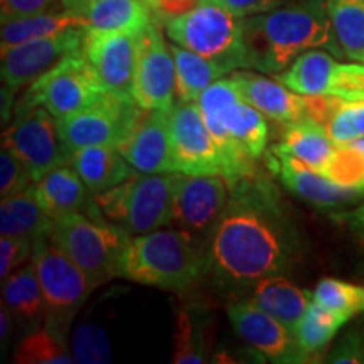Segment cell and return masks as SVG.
I'll return each instance as SVG.
<instances>
[{
	"instance_id": "1",
	"label": "cell",
	"mask_w": 364,
	"mask_h": 364,
	"mask_svg": "<svg viewBox=\"0 0 364 364\" xmlns=\"http://www.w3.org/2000/svg\"><path fill=\"white\" fill-rule=\"evenodd\" d=\"M295 233L279 189L262 172L230 184V199L209 238V270L223 285L248 287L284 275Z\"/></svg>"
},
{
	"instance_id": "2",
	"label": "cell",
	"mask_w": 364,
	"mask_h": 364,
	"mask_svg": "<svg viewBox=\"0 0 364 364\" xmlns=\"http://www.w3.org/2000/svg\"><path fill=\"white\" fill-rule=\"evenodd\" d=\"M243 38L250 70L280 75L312 49H343L334 34L326 0H297L275 11L243 17Z\"/></svg>"
},
{
	"instance_id": "3",
	"label": "cell",
	"mask_w": 364,
	"mask_h": 364,
	"mask_svg": "<svg viewBox=\"0 0 364 364\" xmlns=\"http://www.w3.org/2000/svg\"><path fill=\"white\" fill-rule=\"evenodd\" d=\"M196 103L220 149L228 184L255 174L270 136L267 117L245 100L231 76L215 81Z\"/></svg>"
},
{
	"instance_id": "4",
	"label": "cell",
	"mask_w": 364,
	"mask_h": 364,
	"mask_svg": "<svg viewBox=\"0 0 364 364\" xmlns=\"http://www.w3.org/2000/svg\"><path fill=\"white\" fill-rule=\"evenodd\" d=\"M209 270V245L186 230L135 235L127 245L120 277L172 292L189 290Z\"/></svg>"
},
{
	"instance_id": "5",
	"label": "cell",
	"mask_w": 364,
	"mask_h": 364,
	"mask_svg": "<svg viewBox=\"0 0 364 364\" xmlns=\"http://www.w3.org/2000/svg\"><path fill=\"white\" fill-rule=\"evenodd\" d=\"M172 43L216 61L228 71L250 70L243 22L215 0H204L191 11L162 19Z\"/></svg>"
},
{
	"instance_id": "6",
	"label": "cell",
	"mask_w": 364,
	"mask_h": 364,
	"mask_svg": "<svg viewBox=\"0 0 364 364\" xmlns=\"http://www.w3.org/2000/svg\"><path fill=\"white\" fill-rule=\"evenodd\" d=\"M179 172L140 174L93 196L98 213L132 236L171 226L174 188Z\"/></svg>"
},
{
	"instance_id": "7",
	"label": "cell",
	"mask_w": 364,
	"mask_h": 364,
	"mask_svg": "<svg viewBox=\"0 0 364 364\" xmlns=\"http://www.w3.org/2000/svg\"><path fill=\"white\" fill-rule=\"evenodd\" d=\"M130 236L115 223L95 221L81 213H71L54 221L51 243L66 253L97 289L113 277H120L122 257Z\"/></svg>"
},
{
	"instance_id": "8",
	"label": "cell",
	"mask_w": 364,
	"mask_h": 364,
	"mask_svg": "<svg viewBox=\"0 0 364 364\" xmlns=\"http://www.w3.org/2000/svg\"><path fill=\"white\" fill-rule=\"evenodd\" d=\"M33 263L44 295V326L66 343L73 318L95 287L85 272L66 253L54 247L51 240L33 243Z\"/></svg>"
},
{
	"instance_id": "9",
	"label": "cell",
	"mask_w": 364,
	"mask_h": 364,
	"mask_svg": "<svg viewBox=\"0 0 364 364\" xmlns=\"http://www.w3.org/2000/svg\"><path fill=\"white\" fill-rule=\"evenodd\" d=\"M105 93L108 91L103 88L81 49L34 80L19 102H16L14 110L43 107L54 118H65L85 110Z\"/></svg>"
},
{
	"instance_id": "10",
	"label": "cell",
	"mask_w": 364,
	"mask_h": 364,
	"mask_svg": "<svg viewBox=\"0 0 364 364\" xmlns=\"http://www.w3.org/2000/svg\"><path fill=\"white\" fill-rule=\"evenodd\" d=\"M2 147L19 157L34 182L61 166H71V150L63 140L58 120L43 107L14 110L12 124L4 130Z\"/></svg>"
},
{
	"instance_id": "11",
	"label": "cell",
	"mask_w": 364,
	"mask_h": 364,
	"mask_svg": "<svg viewBox=\"0 0 364 364\" xmlns=\"http://www.w3.org/2000/svg\"><path fill=\"white\" fill-rule=\"evenodd\" d=\"M142 108L132 95L105 93L85 110L56 118L63 140L71 150L93 145H117L125 139Z\"/></svg>"
},
{
	"instance_id": "12",
	"label": "cell",
	"mask_w": 364,
	"mask_h": 364,
	"mask_svg": "<svg viewBox=\"0 0 364 364\" xmlns=\"http://www.w3.org/2000/svg\"><path fill=\"white\" fill-rule=\"evenodd\" d=\"M277 80L300 95L364 100V63H341L318 49L299 56Z\"/></svg>"
},
{
	"instance_id": "13",
	"label": "cell",
	"mask_w": 364,
	"mask_h": 364,
	"mask_svg": "<svg viewBox=\"0 0 364 364\" xmlns=\"http://www.w3.org/2000/svg\"><path fill=\"white\" fill-rule=\"evenodd\" d=\"M132 97L145 110L174 108L176 61L157 17L139 38Z\"/></svg>"
},
{
	"instance_id": "14",
	"label": "cell",
	"mask_w": 364,
	"mask_h": 364,
	"mask_svg": "<svg viewBox=\"0 0 364 364\" xmlns=\"http://www.w3.org/2000/svg\"><path fill=\"white\" fill-rule=\"evenodd\" d=\"M228 199L230 184L223 176H186L179 172L174 188L171 226L209 241Z\"/></svg>"
},
{
	"instance_id": "15",
	"label": "cell",
	"mask_w": 364,
	"mask_h": 364,
	"mask_svg": "<svg viewBox=\"0 0 364 364\" xmlns=\"http://www.w3.org/2000/svg\"><path fill=\"white\" fill-rule=\"evenodd\" d=\"M171 135L176 172L186 176H223L220 149L198 103L174 105Z\"/></svg>"
},
{
	"instance_id": "16",
	"label": "cell",
	"mask_w": 364,
	"mask_h": 364,
	"mask_svg": "<svg viewBox=\"0 0 364 364\" xmlns=\"http://www.w3.org/2000/svg\"><path fill=\"white\" fill-rule=\"evenodd\" d=\"M85 33L86 29H70L2 49L0 75L4 85L12 91L29 86L66 56L81 51Z\"/></svg>"
},
{
	"instance_id": "17",
	"label": "cell",
	"mask_w": 364,
	"mask_h": 364,
	"mask_svg": "<svg viewBox=\"0 0 364 364\" xmlns=\"http://www.w3.org/2000/svg\"><path fill=\"white\" fill-rule=\"evenodd\" d=\"M228 318L236 334L270 361H309V358L300 349L294 332L250 299L231 302L228 306Z\"/></svg>"
},
{
	"instance_id": "18",
	"label": "cell",
	"mask_w": 364,
	"mask_h": 364,
	"mask_svg": "<svg viewBox=\"0 0 364 364\" xmlns=\"http://www.w3.org/2000/svg\"><path fill=\"white\" fill-rule=\"evenodd\" d=\"M172 110L142 108L125 139L117 145L120 154L140 174L176 172L171 135Z\"/></svg>"
},
{
	"instance_id": "19",
	"label": "cell",
	"mask_w": 364,
	"mask_h": 364,
	"mask_svg": "<svg viewBox=\"0 0 364 364\" xmlns=\"http://www.w3.org/2000/svg\"><path fill=\"white\" fill-rule=\"evenodd\" d=\"M140 34L86 29L83 54L108 93L132 95Z\"/></svg>"
},
{
	"instance_id": "20",
	"label": "cell",
	"mask_w": 364,
	"mask_h": 364,
	"mask_svg": "<svg viewBox=\"0 0 364 364\" xmlns=\"http://www.w3.org/2000/svg\"><path fill=\"white\" fill-rule=\"evenodd\" d=\"M265 162L268 171L275 177H279L287 189H290L316 208L343 211V208L364 198L363 193L343 188V186L318 174L306 162L294 157L292 154L285 152L280 145H273L268 150V154H265Z\"/></svg>"
},
{
	"instance_id": "21",
	"label": "cell",
	"mask_w": 364,
	"mask_h": 364,
	"mask_svg": "<svg viewBox=\"0 0 364 364\" xmlns=\"http://www.w3.org/2000/svg\"><path fill=\"white\" fill-rule=\"evenodd\" d=\"M231 78L245 100L277 124L287 125L309 118L306 95L295 93L279 80L250 70H236L231 73Z\"/></svg>"
},
{
	"instance_id": "22",
	"label": "cell",
	"mask_w": 364,
	"mask_h": 364,
	"mask_svg": "<svg viewBox=\"0 0 364 364\" xmlns=\"http://www.w3.org/2000/svg\"><path fill=\"white\" fill-rule=\"evenodd\" d=\"M71 167L78 172L91 196L115 188L136 174L115 145H93L75 150Z\"/></svg>"
},
{
	"instance_id": "23",
	"label": "cell",
	"mask_w": 364,
	"mask_h": 364,
	"mask_svg": "<svg viewBox=\"0 0 364 364\" xmlns=\"http://www.w3.org/2000/svg\"><path fill=\"white\" fill-rule=\"evenodd\" d=\"M36 201L54 221L59 218L80 213L91 194L78 172L71 166H61L48 172L33 184Z\"/></svg>"
},
{
	"instance_id": "24",
	"label": "cell",
	"mask_w": 364,
	"mask_h": 364,
	"mask_svg": "<svg viewBox=\"0 0 364 364\" xmlns=\"http://www.w3.org/2000/svg\"><path fill=\"white\" fill-rule=\"evenodd\" d=\"M250 300L294 332L314 297L284 275H272L252 284Z\"/></svg>"
},
{
	"instance_id": "25",
	"label": "cell",
	"mask_w": 364,
	"mask_h": 364,
	"mask_svg": "<svg viewBox=\"0 0 364 364\" xmlns=\"http://www.w3.org/2000/svg\"><path fill=\"white\" fill-rule=\"evenodd\" d=\"M80 16L88 21V29L127 34H142L156 19L145 0H93Z\"/></svg>"
},
{
	"instance_id": "26",
	"label": "cell",
	"mask_w": 364,
	"mask_h": 364,
	"mask_svg": "<svg viewBox=\"0 0 364 364\" xmlns=\"http://www.w3.org/2000/svg\"><path fill=\"white\" fill-rule=\"evenodd\" d=\"M54 220L49 218L36 201L34 189L22 191L0 204V235L22 236L33 243L39 240H51Z\"/></svg>"
},
{
	"instance_id": "27",
	"label": "cell",
	"mask_w": 364,
	"mask_h": 364,
	"mask_svg": "<svg viewBox=\"0 0 364 364\" xmlns=\"http://www.w3.org/2000/svg\"><path fill=\"white\" fill-rule=\"evenodd\" d=\"M171 51L176 61V97L179 103H196L215 81L231 75L216 61L172 43Z\"/></svg>"
},
{
	"instance_id": "28",
	"label": "cell",
	"mask_w": 364,
	"mask_h": 364,
	"mask_svg": "<svg viewBox=\"0 0 364 364\" xmlns=\"http://www.w3.org/2000/svg\"><path fill=\"white\" fill-rule=\"evenodd\" d=\"M279 145L317 172L324 169L338 147L324 127L311 118L284 125V135Z\"/></svg>"
},
{
	"instance_id": "29",
	"label": "cell",
	"mask_w": 364,
	"mask_h": 364,
	"mask_svg": "<svg viewBox=\"0 0 364 364\" xmlns=\"http://www.w3.org/2000/svg\"><path fill=\"white\" fill-rule=\"evenodd\" d=\"M70 29H88V21L80 14L63 9L59 12L48 11L24 19L4 22L0 33V48H12L27 41L48 38Z\"/></svg>"
},
{
	"instance_id": "30",
	"label": "cell",
	"mask_w": 364,
	"mask_h": 364,
	"mask_svg": "<svg viewBox=\"0 0 364 364\" xmlns=\"http://www.w3.org/2000/svg\"><path fill=\"white\" fill-rule=\"evenodd\" d=\"M2 284V302L9 307V311L27 324H39L46 316V307L38 270L33 260L29 265L14 270Z\"/></svg>"
},
{
	"instance_id": "31",
	"label": "cell",
	"mask_w": 364,
	"mask_h": 364,
	"mask_svg": "<svg viewBox=\"0 0 364 364\" xmlns=\"http://www.w3.org/2000/svg\"><path fill=\"white\" fill-rule=\"evenodd\" d=\"M334 34L343 53L364 63V0H326Z\"/></svg>"
},
{
	"instance_id": "32",
	"label": "cell",
	"mask_w": 364,
	"mask_h": 364,
	"mask_svg": "<svg viewBox=\"0 0 364 364\" xmlns=\"http://www.w3.org/2000/svg\"><path fill=\"white\" fill-rule=\"evenodd\" d=\"M348 321L349 317L332 312L312 300L307 312L304 314V317L300 318L294 331L300 349L309 358V361H311V358L324 351L332 338L338 334V331Z\"/></svg>"
},
{
	"instance_id": "33",
	"label": "cell",
	"mask_w": 364,
	"mask_h": 364,
	"mask_svg": "<svg viewBox=\"0 0 364 364\" xmlns=\"http://www.w3.org/2000/svg\"><path fill=\"white\" fill-rule=\"evenodd\" d=\"M14 363L21 364H71L76 363L66 343L59 339L48 327L34 331L17 348Z\"/></svg>"
},
{
	"instance_id": "34",
	"label": "cell",
	"mask_w": 364,
	"mask_h": 364,
	"mask_svg": "<svg viewBox=\"0 0 364 364\" xmlns=\"http://www.w3.org/2000/svg\"><path fill=\"white\" fill-rule=\"evenodd\" d=\"M314 302L332 312L354 317L364 312V287L336 279H322L312 294Z\"/></svg>"
},
{
	"instance_id": "35",
	"label": "cell",
	"mask_w": 364,
	"mask_h": 364,
	"mask_svg": "<svg viewBox=\"0 0 364 364\" xmlns=\"http://www.w3.org/2000/svg\"><path fill=\"white\" fill-rule=\"evenodd\" d=\"M318 174L364 194V154L353 144H338L334 156Z\"/></svg>"
},
{
	"instance_id": "36",
	"label": "cell",
	"mask_w": 364,
	"mask_h": 364,
	"mask_svg": "<svg viewBox=\"0 0 364 364\" xmlns=\"http://www.w3.org/2000/svg\"><path fill=\"white\" fill-rule=\"evenodd\" d=\"M71 353L76 363L108 364L113 361L112 344L107 332L97 324H80L71 341Z\"/></svg>"
},
{
	"instance_id": "37",
	"label": "cell",
	"mask_w": 364,
	"mask_h": 364,
	"mask_svg": "<svg viewBox=\"0 0 364 364\" xmlns=\"http://www.w3.org/2000/svg\"><path fill=\"white\" fill-rule=\"evenodd\" d=\"M176 351L172 361L176 364H203L206 363L203 332L194 317L181 309L176 317Z\"/></svg>"
},
{
	"instance_id": "38",
	"label": "cell",
	"mask_w": 364,
	"mask_h": 364,
	"mask_svg": "<svg viewBox=\"0 0 364 364\" xmlns=\"http://www.w3.org/2000/svg\"><path fill=\"white\" fill-rule=\"evenodd\" d=\"M33 184L34 179L24 162L14 156L11 150L2 147V154H0V196L2 199L19 194Z\"/></svg>"
},
{
	"instance_id": "39",
	"label": "cell",
	"mask_w": 364,
	"mask_h": 364,
	"mask_svg": "<svg viewBox=\"0 0 364 364\" xmlns=\"http://www.w3.org/2000/svg\"><path fill=\"white\" fill-rule=\"evenodd\" d=\"M33 260V241L22 236H2L0 240V279H6L14 270Z\"/></svg>"
},
{
	"instance_id": "40",
	"label": "cell",
	"mask_w": 364,
	"mask_h": 364,
	"mask_svg": "<svg viewBox=\"0 0 364 364\" xmlns=\"http://www.w3.org/2000/svg\"><path fill=\"white\" fill-rule=\"evenodd\" d=\"M54 2L56 0H0L2 24L51 11Z\"/></svg>"
},
{
	"instance_id": "41",
	"label": "cell",
	"mask_w": 364,
	"mask_h": 364,
	"mask_svg": "<svg viewBox=\"0 0 364 364\" xmlns=\"http://www.w3.org/2000/svg\"><path fill=\"white\" fill-rule=\"evenodd\" d=\"M215 2L243 19V17L275 11V9L297 2V0H215Z\"/></svg>"
},
{
	"instance_id": "42",
	"label": "cell",
	"mask_w": 364,
	"mask_h": 364,
	"mask_svg": "<svg viewBox=\"0 0 364 364\" xmlns=\"http://www.w3.org/2000/svg\"><path fill=\"white\" fill-rule=\"evenodd\" d=\"M329 363H364V338L358 331H351L341 339L329 354Z\"/></svg>"
},
{
	"instance_id": "43",
	"label": "cell",
	"mask_w": 364,
	"mask_h": 364,
	"mask_svg": "<svg viewBox=\"0 0 364 364\" xmlns=\"http://www.w3.org/2000/svg\"><path fill=\"white\" fill-rule=\"evenodd\" d=\"M159 21L167 19V17L179 16L194 9L196 6L204 2V0H145Z\"/></svg>"
},
{
	"instance_id": "44",
	"label": "cell",
	"mask_w": 364,
	"mask_h": 364,
	"mask_svg": "<svg viewBox=\"0 0 364 364\" xmlns=\"http://www.w3.org/2000/svg\"><path fill=\"white\" fill-rule=\"evenodd\" d=\"M334 220L346 223V226L351 230V233L364 247V203L351 211H339L338 215H334Z\"/></svg>"
},
{
	"instance_id": "45",
	"label": "cell",
	"mask_w": 364,
	"mask_h": 364,
	"mask_svg": "<svg viewBox=\"0 0 364 364\" xmlns=\"http://www.w3.org/2000/svg\"><path fill=\"white\" fill-rule=\"evenodd\" d=\"M12 316L14 314L9 311V307L2 302V307H0V338H2V346H6L9 341V336L12 332Z\"/></svg>"
},
{
	"instance_id": "46",
	"label": "cell",
	"mask_w": 364,
	"mask_h": 364,
	"mask_svg": "<svg viewBox=\"0 0 364 364\" xmlns=\"http://www.w3.org/2000/svg\"><path fill=\"white\" fill-rule=\"evenodd\" d=\"M91 2H93V0H61L63 9L76 12V14H81V11H83V9Z\"/></svg>"
},
{
	"instance_id": "47",
	"label": "cell",
	"mask_w": 364,
	"mask_h": 364,
	"mask_svg": "<svg viewBox=\"0 0 364 364\" xmlns=\"http://www.w3.org/2000/svg\"><path fill=\"white\" fill-rule=\"evenodd\" d=\"M351 144L354 145V147H358L364 154V139H359V140H356V142H351Z\"/></svg>"
}]
</instances>
